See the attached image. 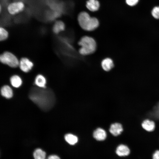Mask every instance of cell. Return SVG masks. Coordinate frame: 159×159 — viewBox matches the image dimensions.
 I'll return each mask as SVG.
<instances>
[{"label":"cell","mask_w":159,"mask_h":159,"mask_svg":"<svg viewBox=\"0 0 159 159\" xmlns=\"http://www.w3.org/2000/svg\"><path fill=\"white\" fill-rule=\"evenodd\" d=\"M10 81L11 85L16 88L20 87L22 84V80L21 77L16 74L10 77Z\"/></svg>","instance_id":"2e32d148"},{"label":"cell","mask_w":159,"mask_h":159,"mask_svg":"<svg viewBox=\"0 0 159 159\" xmlns=\"http://www.w3.org/2000/svg\"><path fill=\"white\" fill-rule=\"evenodd\" d=\"M47 159H60L59 157L55 155L49 156Z\"/></svg>","instance_id":"603a6c76"},{"label":"cell","mask_w":159,"mask_h":159,"mask_svg":"<svg viewBox=\"0 0 159 159\" xmlns=\"http://www.w3.org/2000/svg\"><path fill=\"white\" fill-rule=\"evenodd\" d=\"M139 0H125L126 3L129 6H133L136 5Z\"/></svg>","instance_id":"44dd1931"},{"label":"cell","mask_w":159,"mask_h":159,"mask_svg":"<svg viewBox=\"0 0 159 159\" xmlns=\"http://www.w3.org/2000/svg\"><path fill=\"white\" fill-rule=\"evenodd\" d=\"M25 7V4L22 1H14L10 3L8 5L7 10L9 14L14 15L22 11Z\"/></svg>","instance_id":"5b68a950"},{"label":"cell","mask_w":159,"mask_h":159,"mask_svg":"<svg viewBox=\"0 0 159 159\" xmlns=\"http://www.w3.org/2000/svg\"><path fill=\"white\" fill-rule=\"evenodd\" d=\"M1 95L7 98H10L13 96V91L11 88L8 85H5L1 89Z\"/></svg>","instance_id":"9a60e30c"},{"label":"cell","mask_w":159,"mask_h":159,"mask_svg":"<svg viewBox=\"0 0 159 159\" xmlns=\"http://www.w3.org/2000/svg\"><path fill=\"white\" fill-rule=\"evenodd\" d=\"M33 66V62L27 58H22L19 61V66L21 70L24 72H29L32 68Z\"/></svg>","instance_id":"8992f818"},{"label":"cell","mask_w":159,"mask_h":159,"mask_svg":"<svg viewBox=\"0 0 159 159\" xmlns=\"http://www.w3.org/2000/svg\"><path fill=\"white\" fill-rule=\"evenodd\" d=\"M130 150L126 145L121 144L117 147L116 153L120 156H125L128 155L130 153Z\"/></svg>","instance_id":"ba28073f"},{"label":"cell","mask_w":159,"mask_h":159,"mask_svg":"<svg viewBox=\"0 0 159 159\" xmlns=\"http://www.w3.org/2000/svg\"><path fill=\"white\" fill-rule=\"evenodd\" d=\"M1 62L12 68H16L19 66V61L16 56L12 53L5 51L0 56Z\"/></svg>","instance_id":"277c9868"},{"label":"cell","mask_w":159,"mask_h":159,"mask_svg":"<svg viewBox=\"0 0 159 159\" xmlns=\"http://www.w3.org/2000/svg\"><path fill=\"white\" fill-rule=\"evenodd\" d=\"M29 97L32 101L44 111L51 109L55 102L54 92L51 90L46 87L32 88L29 93Z\"/></svg>","instance_id":"6da1fadb"},{"label":"cell","mask_w":159,"mask_h":159,"mask_svg":"<svg viewBox=\"0 0 159 159\" xmlns=\"http://www.w3.org/2000/svg\"><path fill=\"white\" fill-rule=\"evenodd\" d=\"M46 79L42 74H39L36 76L35 79L34 83L37 87L46 88Z\"/></svg>","instance_id":"4fadbf2b"},{"label":"cell","mask_w":159,"mask_h":159,"mask_svg":"<svg viewBox=\"0 0 159 159\" xmlns=\"http://www.w3.org/2000/svg\"><path fill=\"white\" fill-rule=\"evenodd\" d=\"M93 136L94 138L98 141H102L105 140L107 134L105 131L103 129L99 128L96 129L94 132Z\"/></svg>","instance_id":"9c48e42d"},{"label":"cell","mask_w":159,"mask_h":159,"mask_svg":"<svg viewBox=\"0 0 159 159\" xmlns=\"http://www.w3.org/2000/svg\"><path fill=\"white\" fill-rule=\"evenodd\" d=\"M64 139L67 142L72 145L76 143L78 140V138L76 136L70 133L65 135Z\"/></svg>","instance_id":"e0dca14e"},{"label":"cell","mask_w":159,"mask_h":159,"mask_svg":"<svg viewBox=\"0 0 159 159\" xmlns=\"http://www.w3.org/2000/svg\"><path fill=\"white\" fill-rule=\"evenodd\" d=\"M33 156L34 159H45L46 153L41 149L37 148L34 152Z\"/></svg>","instance_id":"ac0fdd59"},{"label":"cell","mask_w":159,"mask_h":159,"mask_svg":"<svg viewBox=\"0 0 159 159\" xmlns=\"http://www.w3.org/2000/svg\"><path fill=\"white\" fill-rule=\"evenodd\" d=\"M153 159H159V150L156 151L154 153Z\"/></svg>","instance_id":"7402d4cb"},{"label":"cell","mask_w":159,"mask_h":159,"mask_svg":"<svg viewBox=\"0 0 159 159\" xmlns=\"http://www.w3.org/2000/svg\"><path fill=\"white\" fill-rule=\"evenodd\" d=\"M78 21L80 27L87 31H92L99 26L98 19L94 17H91L89 14L85 11L80 12L78 15Z\"/></svg>","instance_id":"7a4b0ae2"},{"label":"cell","mask_w":159,"mask_h":159,"mask_svg":"<svg viewBox=\"0 0 159 159\" xmlns=\"http://www.w3.org/2000/svg\"><path fill=\"white\" fill-rule=\"evenodd\" d=\"M123 130V129L122 125L118 123L112 124L109 129L110 132L114 136H117L120 135Z\"/></svg>","instance_id":"52a82bcc"},{"label":"cell","mask_w":159,"mask_h":159,"mask_svg":"<svg viewBox=\"0 0 159 159\" xmlns=\"http://www.w3.org/2000/svg\"><path fill=\"white\" fill-rule=\"evenodd\" d=\"M100 5L99 2L97 0H88L86 4L87 8L92 11H97L99 9Z\"/></svg>","instance_id":"5bb4252c"},{"label":"cell","mask_w":159,"mask_h":159,"mask_svg":"<svg viewBox=\"0 0 159 159\" xmlns=\"http://www.w3.org/2000/svg\"><path fill=\"white\" fill-rule=\"evenodd\" d=\"M101 64L102 68L106 71H110L114 66L113 60L109 58L104 59L102 61Z\"/></svg>","instance_id":"8fae6325"},{"label":"cell","mask_w":159,"mask_h":159,"mask_svg":"<svg viewBox=\"0 0 159 159\" xmlns=\"http://www.w3.org/2000/svg\"><path fill=\"white\" fill-rule=\"evenodd\" d=\"M65 29V25L64 23L60 20L56 21L54 23L52 30L54 33L57 34L64 30Z\"/></svg>","instance_id":"7c38bea8"},{"label":"cell","mask_w":159,"mask_h":159,"mask_svg":"<svg viewBox=\"0 0 159 159\" xmlns=\"http://www.w3.org/2000/svg\"><path fill=\"white\" fill-rule=\"evenodd\" d=\"M142 128L147 132L153 131L155 128L154 122L148 119L144 120L141 124Z\"/></svg>","instance_id":"30bf717a"},{"label":"cell","mask_w":159,"mask_h":159,"mask_svg":"<svg viewBox=\"0 0 159 159\" xmlns=\"http://www.w3.org/2000/svg\"><path fill=\"white\" fill-rule=\"evenodd\" d=\"M78 44L80 46L79 52L83 55H87L94 53L97 48V44L92 37L85 36L81 38Z\"/></svg>","instance_id":"3957f363"},{"label":"cell","mask_w":159,"mask_h":159,"mask_svg":"<svg viewBox=\"0 0 159 159\" xmlns=\"http://www.w3.org/2000/svg\"><path fill=\"white\" fill-rule=\"evenodd\" d=\"M9 36L8 31L4 28L1 27L0 28V40L4 41L7 39Z\"/></svg>","instance_id":"d6986e66"},{"label":"cell","mask_w":159,"mask_h":159,"mask_svg":"<svg viewBox=\"0 0 159 159\" xmlns=\"http://www.w3.org/2000/svg\"><path fill=\"white\" fill-rule=\"evenodd\" d=\"M151 14L155 19H159V6H156L153 8Z\"/></svg>","instance_id":"ffe728a7"}]
</instances>
